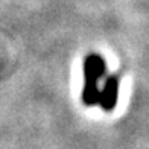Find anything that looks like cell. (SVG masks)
Wrapping results in <instances>:
<instances>
[{
    "mask_svg": "<svg viewBox=\"0 0 149 149\" xmlns=\"http://www.w3.org/2000/svg\"><path fill=\"white\" fill-rule=\"evenodd\" d=\"M105 59L97 53H90L84 61V90L82 100L85 105H96L99 102V81L105 76Z\"/></svg>",
    "mask_w": 149,
    "mask_h": 149,
    "instance_id": "cell-1",
    "label": "cell"
},
{
    "mask_svg": "<svg viewBox=\"0 0 149 149\" xmlns=\"http://www.w3.org/2000/svg\"><path fill=\"white\" fill-rule=\"evenodd\" d=\"M119 97V78L117 76H108L100 88L99 93V105L104 111H111L117 104Z\"/></svg>",
    "mask_w": 149,
    "mask_h": 149,
    "instance_id": "cell-2",
    "label": "cell"
}]
</instances>
